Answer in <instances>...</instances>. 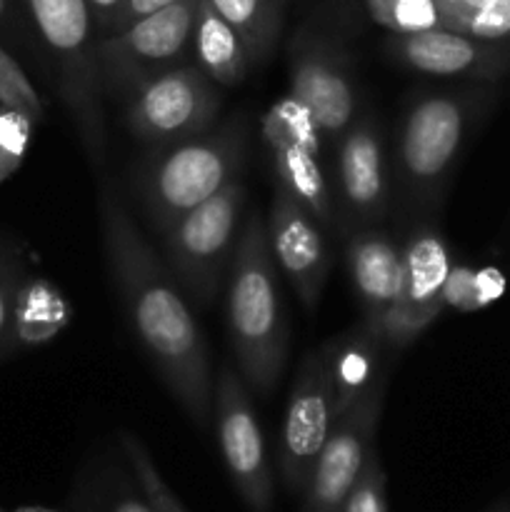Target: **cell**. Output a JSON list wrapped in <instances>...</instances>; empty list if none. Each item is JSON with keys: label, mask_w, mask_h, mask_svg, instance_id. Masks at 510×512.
<instances>
[{"label": "cell", "mask_w": 510, "mask_h": 512, "mask_svg": "<svg viewBox=\"0 0 510 512\" xmlns=\"http://www.w3.org/2000/svg\"><path fill=\"white\" fill-rule=\"evenodd\" d=\"M98 223L108 270L135 338L175 403L198 428H208L215 380L205 335L185 300V290L148 243L108 178L100 180Z\"/></svg>", "instance_id": "obj_1"}, {"label": "cell", "mask_w": 510, "mask_h": 512, "mask_svg": "<svg viewBox=\"0 0 510 512\" xmlns=\"http://www.w3.org/2000/svg\"><path fill=\"white\" fill-rule=\"evenodd\" d=\"M498 100V83L418 90L405 100L393 133V193L408 210H433L465 148Z\"/></svg>", "instance_id": "obj_2"}, {"label": "cell", "mask_w": 510, "mask_h": 512, "mask_svg": "<svg viewBox=\"0 0 510 512\" xmlns=\"http://www.w3.org/2000/svg\"><path fill=\"white\" fill-rule=\"evenodd\" d=\"M278 275L265 218L255 208L245 215L238 250L228 270L225 325L240 378L260 398L273 393L288 360V318Z\"/></svg>", "instance_id": "obj_3"}, {"label": "cell", "mask_w": 510, "mask_h": 512, "mask_svg": "<svg viewBox=\"0 0 510 512\" xmlns=\"http://www.w3.org/2000/svg\"><path fill=\"white\" fill-rule=\"evenodd\" d=\"M248 135V118L238 113L215 123L208 133L150 150L133 170L135 198L150 228L163 233L240 178Z\"/></svg>", "instance_id": "obj_4"}, {"label": "cell", "mask_w": 510, "mask_h": 512, "mask_svg": "<svg viewBox=\"0 0 510 512\" xmlns=\"http://www.w3.org/2000/svg\"><path fill=\"white\" fill-rule=\"evenodd\" d=\"M55 70V85L85 158L100 170L108 155L98 25L85 0H20Z\"/></svg>", "instance_id": "obj_5"}, {"label": "cell", "mask_w": 510, "mask_h": 512, "mask_svg": "<svg viewBox=\"0 0 510 512\" xmlns=\"http://www.w3.org/2000/svg\"><path fill=\"white\" fill-rule=\"evenodd\" d=\"M245 205L248 188L243 178H235L160 233L165 265L198 305L218 298L243 233Z\"/></svg>", "instance_id": "obj_6"}, {"label": "cell", "mask_w": 510, "mask_h": 512, "mask_svg": "<svg viewBox=\"0 0 510 512\" xmlns=\"http://www.w3.org/2000/svg\"><path fill=\"white\" fill-rule=\"evenodd\" d=\"M120 103L130 135L150 148H165L208 133L223 95L198 65L183 63L135 85Z\"/></svg>", "instance_id": "obj_7"}, {"label": "cell", "mask_w": 510, "mask_h": 512, "mask_svg": "<svg viewBox=\"0 0 510 512\" xmlns=\"http://www.w3.org/2000/svg\"><path fill=\"white\" fill-rule=\"evenodd\" d=\"M288 95L313 118L330 150L363 110L358 78L343 45L320 30H298L288 48Z\"/></svg>", "instance_id": "obj_8"}, {"label": "cell", "mask_w": 510, "mask_h": 512, "mask_svg": "<svg viewBox=\"0 0 510 512\" xmlns=\"http://www.w3.org/2000/svg\"><path fill=\"white\" fill-rule=\"evenodd\" d=\"M198 8L200 0H180L118 33L100 35L98 63L105 95L123 100L143 80L183 65L193 48Z\"/></svg>", "instance_id": "obj_9"}, {"label": "cell", "mask_w": 510, "mask_h": 512, "mask_svg": "<svg viewBox=\"0 0 510 512\" xmlns=\"http://www.w3.org/2000/svg\"><path fill=\"white\" fill-rule=\"evenodd\" d=\"M333 208L335 233H350L380 225L393 203V173L378 113L363 105L358 120L333 148Z\"/></svg>", "instance_id": "obj_10"}, {"label": "cell", "mask_w": 510, "mask_h": 512, "mask_svg": "<svg viewBox=\"0 0 510 512\" xmlns=\"http://www.w3.org/2000/svg\"><path fill=\"white\" fill-rule=\"evenodd\" d=\"M260 138L268 150L275 185L298 198L325 228L335 230L333 190L323 163V138L308 110L283 95L260 118Z\"/></svg>", "instance_id": "obj_11"}, {"label": "cell", "mask_w": 510, "mask_h": 512, "mask_svg": "<svg viewBox=\"0 0 510 512\" xmlns=\"http://www.w3.org/2000/svg\"><path fill=\"white\" fill-rule=\"evenodd\" d=\"M213 420L235 493L250 512H270L275 503V480L263 430L248 385L230 365H223L215 378Z\"/></svg>", "instance_id": "obj_12"}, {"label": "cell", "mask_w": 510, "mask_h": 512, "mask_svg": "<svg viewBox=\"0 0 510 512\" xmlns=\"http://www.w3.org/2000/svg\"><path fill=\"white\" fill-rule=\"evenodd\" d=\"M453 255L443 233L430 223L413 225L403 240V283L385 315L383 343L390 355L410 348L443 315V283Z\"/></svg>", "instance_id": "obj_13"}, {"label": "cell", "mask_w": 510, "mask_h": 512, "mask_svg": "<svg viewBox=\"0 0 510 512\" xmlns=\"http://www.w3.org/2000/svg\"><path fill=\"white\" fill-rule=\"evenodd\" d=\"M388 375L378 380L360 400H355L330 430L318 460L308 475L303 493V512H343L345 498L353 490L370 450L375 448L380 413L385 403Z\"/></svg>", "instance_id": "obj_14"}, {"label": "cell", "mask_w": 510, "mask_h": 512, "mask_svg": "<svg viewBox=\"0 0 510 512\" xmlns=\"http://www.w3.org/2000/svg\"><path fill=\"white\" fill-rule=\"evenodd\" d=\"M265 230L275 268L288 278L305 313L313 315L333 265L325 225L298 198L275 185Z\"/></svg>", "instance_id": "obj_15"}, {"label": "cell", "mask_w": 510, "mask_h": 512, "mask_svg": "<svg viewBox=\"0 0 510 512\" xmlns=\"http://www.w3.org/2000/svg\"><path fill=\"white\" fill-rule=\"evenodd\" d=\"M333 390L325 378L320 353H308L300 360L298 378L285 405L278 443L280 480L288 493H303L308 475L335 425Z\"/></svg>", "instance_id": "obj_16"}, {"label": "cell", "mask_w": 510, "mask_h": 512, "mask_svg": "<svg viewBox=\"0 0 510 512\" xmlns=\"http://www.w3.org/2000/svg\"><path fill=\"white\" fill-rule=\"evenodd\" d=\"M385 55L410 73L440 80L498 83L510 75V48L445 28L388 35Z\"/></svg>", "instance_id": "obj_17"}, {"label": "cell", "mask_w": 510, "mask_h": 512, "mask_svg": "<svg viewBox=\"0 0 510 512\" xmlns=\"http://www.w3.org/2000/svg\"><path fill=\"white\" fill-rule=\"evenodd\" d=\"M345 240V268L360 305V320L383 335L385 315L403 283V243L380 225L350 233Z\"/></svg>", "instance_id": "obj_18"}, {"label": "cell", "mask_w": 510, "mask_h": 512, "mask_svg": "<svg viewBox=\"0 0 510 512\" xmlns=\"http://www.w3.org/2000/svg\"><path fill=\"white\" fill-rule=\"evenodd\" d=\"M318 353L333 390L335 418H340L355 400L363 398L383 375H388L380 365L383 353H388L383 335L368 328L363 320L328 340Z\"/></svg>", "instance_id": "obj_19"}, {"label": "cell", "mask_w": 510, "mask_h": 512, "mask_svg": "<svg viewBox=\"0 0 510 512\" xmlns=\"http://www.w3.org/2000/svg\"><path fill=\"white\" fill-rule=\"evenodd\" d=\"M190 53H193L195 65L220 88H233L243 83L253 65L243 38L215 13L208 0H200Z\"/></svg>", "instance_id": "obj_20"}, {"label": "cell", "mask_w": 510, "mask_h": 512, "mask_svg": "<svg viewBox=\"0 0 510 512\" xmlns=\"http://www.w3.org/2000/svg\"><path fill=\"white\" fill-rule=\"evenodd\" d=\"M73 323V305L53 280L25 275L15 295L13 333L18 348H38Z\"/></svg>", "instance_id": "obj_21"}, {"label": "cell", "mask_w": 510, "mask_h": 512, "mask_svg": "<svg viewBox=\"0 0 510 512\" xmlns=\"http://www.w3.org/2000/svg\"><path fill=\"white\" fill-rule=\"evenodd\" d=\"M208 3L243 38L253 65L268 60L283 30L285 0H208Z\"/></svg>", "instance_id": "obj_22"}, {"label": "cell", "mask_w": 510, "mask_h": 512, "mask_svg": "<svg viewBox=\"0 0 510 512\" xmlns=\"http://www.w3.org/2000/svg\"><path fill=\"white\" fill-rule=\"evenodd\" d=\"M445 30L510 48V0H438Z\"/></svg>", "instance_id": "obj_23"}, {"label": "cell", "mask_w": 510, "mask_h": 512, "mask_svg": "<svg viewBox=\"0 0 510 512\" xmlns=\"http://www.w3.org/2000/svg\"><path fill=\"white\" fill-rule=\"evenodd\" d=\"M365 13L388 35L445 28L438 0H363Z\"/></svg>", "instance_id": "obj_24"}, {"label": "cell", "mask_w": 510, "mask_h": 512, "mask_svg": "<svg viewBox=\"0 0 510 512\" xmlns=\"http://www.w3.org/2000/svg\"><path fill=\"white\" fill-rule=\"evenodd\" d=\"M118 443L120 450H123L125 465L130 468L135 483L140 485V490H143L145 498H148V503L153 505L155 512H188L185 505L178 500V495H175L173 490H170V485L163 480L158 465L150 458L148 448L140 443L138 435L120 433Z\"/></svg>", "instance_id": "obj_25"}, {"label": "cell", "mask_w": 510, "mask_h": 512, "mask_svg": "<svg viewBox=\"0 0 510 512\" xmlns=\"http://www.w3.org/2000/svg\"><path fill=\"white\" fill-rule=\"evenodd\" d=\"M28 275L25 253L18 240L0 238V360L18 350L13 333L15 295Z\"/></svg>", "instance_id": "obj_26"}, {"label": "cell", "mask_w": 510, "mask_h": 512, "mask_svg": "<svg viewBox=\"0 0 510 512\" xmlns=\"http://www.w3.org/2000/svg\"><path fill=\"white\" fill-rule=\"evenodd\" d=\"M35 120L28 113L0 105V185L13 178L33 143Z\"/></svg>", "instance_id": "obj_27"}, {"label": "cell", "mask_w": 510, "mask_h": 512, "mask_svg": "<svg viewBox=\"0 0 510 512\" xmlns=\"http://www.w3.org/2000/svg\"><path fill=\"white\" fill-rule=\"evenodd\" d=\"M88 512H155L148 503L140 485L135 483L133 473L123 470H110L95 488V500L90 503Z\"/></svg>", "instance_id": "obj_28"}, {"label": "cell", "mask_w": 510, "mask_h": 512, "mask_svg": "<svg viewBox=\"0 0 510 512\" xmlns=\"http://www.w3.org/2000/svg\"><path fill=\"white\" fill-rule=\"evenodd\" d=\"M0 105L5 108H15L28 113L30 118L38 123L43 120V100H40L38 90L30 83L25 70L20 68L18 60L0 45Z\"/></svg>", "instance_id": "obj_29"}, {"label": "cell", "mask_w": 510, "mask_h": 512, "mask_svg": "<svg viewBox=\"0 0 510 512\" xmlns=\"http://www.w3.org/2000/svg\"><path fill=\"white\" fill-rule=\"evenodd\" d=\"M343 512H388V493H385V470L378 450H370L353 490L345 498Z\"/></svg>", "instance_id": "obj_30"}, {"label": "cell", "mask_w": 510, "mask_h": 512, "mask_svg": "<svg viewBox=\"0 0 510 512\" xmlns=\"http://www.w3.org/2000/svg\"><path fill=\"white\" fill-rule=\"evenodd\" d=\"M443 305L445 310H455V313H475V310H480L478 268L453 263L443 283Z\"/></svg>", "instance_id": "obj_31"}, {"label": "cell", "mask_w": 510, "mask_h": 512, "mask_svg": "<svg viewBox=\"0 0 510 512\" xmlns=\"http://www.w3.org/2000/svg\"><path fill=\"white\" fill-rule=\"evenodd\" d=\"M175 3H180V0H125L123 8H120V13L115 15L113 25H110V33H118V30L133 25L135 20L148 18V15L158 13V10H163V8H170V5H175Z\"/></svg>", "instance_id": "obj_32"}, {"label": "cell", "mask_w": 510, "mask_h": 512, "mask_svg": "<svg viewBox=\"0 0 510 512\" xmlns=\"http://www.w3.org/2000/svg\"><path fill=\"white\" fill-rule=\"evenodd\" d=\"M85 3H88L90 13H93L95 25H98V33L108 35L110 25H113L115 15L120 13V8H123L125 0H85Z\"/></svg>", "instance_id": "obj_33"}, {"label": "cell", "mask_w": 510, "mask_h": 512, "mask_svg": "<svg viewBox=\"0 0 510 512\" xmlns=\"http://www.w3.org/2000/svg\"><path fill=\"white\" fill-rule=\"evenodd\" d=\"M13 512H58L53 508H43V505H23V508L13 510Z\"/></svg>", "instance_id": "obj_34"}, {"label": "cell", "mask_w": 510, "mask_h": 512, "mask_svg": "<svg viewBox=\"0 0 510 512\" xmlns=\"http://www.w3.org/2000/svg\"><path fill=\"white\" fill-rule=\"evenodd\" d=\"M10 18V0H0V25Z\"/></svg>", "instance_id": "obj_35"}, {"label": "cell", "mask_w": 510, "mask_h": 512, "mask_svg": "<svg viewBox=\"0 0 510 512\" xmlns=\"http://www.w3.org/2000/svg\"><path fill=\"white\" fill-rule=\"evenodd\" d=\"M488 512H510V498H505V500H498V503H495L493 508H490Z\"/></svg>", "instance_id": "obj_36"}, {"label": "cell", "mask_w": 510, "mask_h": 512, "mask_svg": "<svg viewBox=\"0 0 510 512\" xmlns=\"http://www.w3.org/2000/svg\"><path fill=\"white\" fill-rule=\"evenodd\" d=\"M0 512H5V510H3V508H0Z\"/></svg>", "instance_id": "obj_37"}]
</instances>
